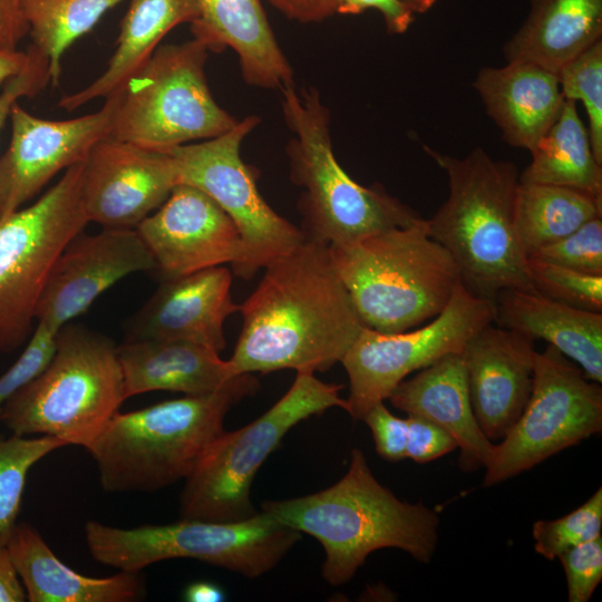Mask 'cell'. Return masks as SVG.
<instances>
[{"label": "cell", "mask_w": 602, "mask_h": 602, "mask_svg": "<svg viewBox=\"0 0 602 602\" xmlns=\"http://www.w3.org/2000/svg\"><path fill=\"white\" fill-rule=\"evenodd\" d=\"M557 76L564 99L582 101L592 149L602 165V39L563 66Z\"/></svg>", "instance_id": "obj_33"}, {"label": "cell", "mask_w": 602, "mask_h": 602, "mask_svg": "<svg viewBox=\"0 0 602 602\" xmlns=\"http://www.w3.org/2000/svg\"><path fill=\"white\" fill-rule=\"evenodd\" d=\"M361 420L370 428L379 456L389 462H399L406 458V418L391 414L381 401L372 406Z\"/></svg>", "instance_id": "obj_41"}, {"label": "cell", "mask_w": 602, "mask_h": 602, "mask_svg": "<svg viewBox=\"0 0 602 602\" xmlns=\"http://www.w3.org/2000/svg\"><path fill=\"white\" fill-rule=\"evenodd\" d=\"M493 323L473 336L460 355L474 416L494 443L506 436L528 401L536 350L531 338Z\"/></svg>", "instance_id": "obj_19"}, {"label": "cell", "mask_w": 602, "mask_h": 602, "mask_svg": "<svg viewBox=\"0 0 602 602\" xmlns=\"http://www.w3.org/2000/svg\"><path fill=\"white\" fill-rule=\"evenodd\" d=\"M184 598L190 602H219L224 600L225 594L214 583L195 582L186 588Z\"/></svg>", "instance_id": "obj_47"}, {"label": "cell", "mask_w": 602, "mask_h": 602, "mask_svg": "<svg viewBox=\"0 0 602 602\" xmlns=\"http://www.w3.org/2000/svg\"><path fill=\"white\" fill-rule=\"evenodd\" d=\"M118 93L96 111L71 119H45L19 103L11 109V135L0 156V219L21 208L58 173L86 161L110 136Z\"/></svg>", "instance_id": "obj_15"}, {"label": "cell", "mask_w": 602, "mask_h": 602, "mask_svg": "<svg viewBox=\"0 0 602 602\" xmlns=\"http://www.w3.org/2000/svg\"><path fill=\"white\" fill-rule=\"evenodd\" d=\"M258 388L253 373H242L213 394L116 412L87 448L101 487L151 493L186 479L224 430L231 407Z\"/></svg>", "instance_id": "obj_4"}, {"label": "cell", "mask_w": 602, "mask_h": 602, "mask_svg": "<svg viewBox=\"0 0 602 602\" xmlns=\"http://www.w3.org/2000/svg\"><path fill=\"white\" fill-rule=\"evenodd\" d=\"M570 602H588L602 580V536L579 544L559 557Z\"/></svg>", "instance_id": "obj_38"}, {"label": "cell", "mask_w": 602, "mask_h": 602, "mask_svg": "<svg viewBox=\"0 0 602 602\" xmlns=\"http://www.w3.org/2000/svg\"><path fill=\"white\" fill-rule=\"evenodd\" d=\"M601 37L602 0H531L504 52L507 61H531L557 75Z\"/></svg>", "instance_id": "obj_28"}, {"label": "cell", "mask_w": 602, "mask_h": 602, "mask_svg": "<svg viewBox=\"0 0 602 602\" xmlns=\"http://www.w3.org/2000/svg\"><path fill=\"white\" fill-rule=\"evenodd\" d=\"M473 86L503 139L528 151L555 120L564 101L559 76L525 60L484 67Z\"/></svg>", "instance_id": "obj_23"}, {"label": "cell", "mask_w": 602, "mask_h": 602, "mask_svg": "<svg viewBox=\"0 0 602 602\" xmlns=\"http://www.w3.org/2000/svg\"><path fill=\"white\" fill-rule=\"evenodd\" d=\"M57 332L37 323L30 340L14 363L0 376V421L10 398L27 382L39 375L55 350Z\"/></svg>", "instance_id": "obj_37"}, {"label": "cell", "mask_w": 602, "mask_h": 602, "mask_svg": "<svg viewBox=\"0 0 602 602\" xmlns=\"http://www.w3.org/2000/svg\"><path fill=\"white\" fill-rule=\"evenodd\" d=\"M179 183L175 158L107 137L82 163V200L89 222L136 229Z\"/></svg>", "instance_id": "obj_17"}, {"label": "cell", "mask_w": 602, "mask_h": 602, "mask_svg": "<svg viewBox=\"0 0 602 602\" xmlns=\"http://www.w3.org/2000/svg\"><path fill=\"white\" fill-rule=\"evenodd\" d=\"M68 446L59 438L12 434L0 438V545H7L17 526L27 476L51 452Z\"/></svg>", "instance_id": "obj_32"}, {"label": "cell", "mask_w": 602, "mask_h": 602, "mask_svg": "<svg viewBox=\"0 0 602 602\" xmlns=\"http://www.w3.org/2000/svg\"><path fill=\"white\" fill-rule=\"evenodd\" d=\"M409 10L416 13H425L433 8L437 0H399Z\"/></svg>", "instance_id": "obj_48"}, {"label": "cell", "mask_w": 602, "mask_h": 602, "mask_svg": "<svg viewBox=\"0 0 602 602\" xmlns=\"http://www.w3.org/2000/svg\"><path fill=\"white\" fill-rule=\"evenodd\" d=\"M530 152L532 161L520 182L573 187L602 198V165L574 100L564 99L557 117Z\"/></svg>", "instance_id": "obj_29"}, {"label": "cell", "mask_w": 602, "mask_h": 602, "mask_svg": "<svg viewBox=\"0 0 602 602\" xmlns=\"http://www.w3.org/2000/svg\"><path fill=\"white\" fill-rule=\"evenodd\" d=\"M406 419V457L414 462L425 464L458 448L456 440L435 423L416 415Z\"/></svg>", "instance_id": "obj_40"}, {"label": "cell", "mask_w": 602, "mask_h": 602, "mask_svg": "<svg viewBox=\"0 0 602 602\" xmlns=\"http://www.w3.org/2000/svg\"><path fill=\"white\" fill-rule=\"evenodd\" d=\"M289 19L302 22H320L336 13L338 0H266Z\"/></svg>", "instance_id": "obj_43"}, {"label": "cell", "mask_w": 602, "mask_h": 602, "mask_svg": "<svg viewBox=\"0 0 602 602\" xmlns=\"http://www.w3.org/2000/svg\"><path fill=\"white\" fill-rule=\"evenodd\" d=\"M533 259L577 272L602 275V217H595L565 237L541 247Z\"/></svg>", "instance_id": "obj_36"}, {"label": "cell", "mask_w": 602, "mask_h": 602, "mask_svg": "<svg viewBox=\"0 0 602 602\" xmlns=\"http://www.w3.org/2000/svg\"><path fill=\"white\" fill-rule=\"evenodd\" d=\"M231 285L223 265L165 279L133 319L128 340H182L221 352L224 322L240 311Z\"/></svg>", "instance_id": "obj_20"}, {"label": "cell", "mask_w": 602, "mask_h": 602, "mask_svg": "<svg viewBox=\"0 0 602 602\" xmlns=\"http://www.w3.org/2000/svg\"><path fill=\"white\" fill-rule=\"evenodd\" d=\"M126 399L149 391L202 396L229 386L235 375L220 352L182 340H127L117 346Z\"/></svg>", "instance_id": "obj_24"}, {"label": "cell", "mask_w": 602, "mask_h": 602, "mask_svg": "<svg viewBox=\"0 0 602 602\" xmlns=\"http://www.w3.org/2000/svg\"><path fill=\"white\" fill-rule=\"evenodd\" d=\"M342 388L312 371H297L290 389L262 416L243 428L223 430L185 479L182 518L235 522L258 514L250 491L259 468L298 423L331 407L346 410Z\"/></svg>", "instance_id": "obj_9"}, {"label": "cell", "mask_w": 602, "mask_h": 602, "mask_svg": "<svg viewBox=\"0 0 602 602\" xmlns=\"http://www.w3.org/2000/svg\"><path fill=\"white\" fill-rule=\"evenodd\" d=\"M7 546L30 602H130L145 594L138 572L90 577L70 569L26 523L17 524Z\"/></svg>", "instance_id": "obj_26"}, {"label": "cell", "mask_w": 602, "mask_h": 602, "mask_svg": "<svg viewBox=\"0 0 602 602\" xmlns=\"http://www.w3.org/2000/svg\"><path fill=\"white\" fill-rule=\"evenodd\" d=\"M493 322L494 301L473 294L460 282L441 312L423 327L396 333L363 327L340 361L349 377L346 411L361 420L408 375L462 352L473 336Z\"/></svg>", "instance_id": "obj_14"}, {"label": "cell", "mask_w": 602, "mask_h": 602, "mask_svg": "<svg viewBox=\"0 0 602 602\" xmlns=\"http://www.w3.org/2000/svg\"><path fill=\"white\" fill-rule=\"evenodd\" d=\"M155 269L135 229L104 227L75 235L57 258L37 308L36 321L58 332L123 278Z\"/></svg>", "instance_id": "obj_18"}, {"label": "cell", "mask_w": 602, "mask_h": 602, "mask_svg": "<svg viewBox=\"0 0 602 602\" xmlns=\"http://www.w3.org/2000/svg\"><path fill=\"white\" fill-rule=\"evenodd\" d=\"M124 0H23L31 45L49 64L50 82L57 85L66 50L88 33L101 17Z\"/></svg>", "instance_id": "obj_31"}, {"label": "cell", "mask_w": 602, "mask_h": 602, "mask_svg": "<svg viewBox=\"0 0 602 602\" xmlns=\"http://www.w3.org/2000/svg\"><path fill=\"white\" fill-rule=\"evenodd\" d=\"M85 538L97 562L119 571L139 573L164 560L194 559L255 579L272 570L301 533L260 512L235 522L182 518L132 528L89 521Z\"/></svg>", "instance_id": "obj_8"}, {"label": "cell", "mask_w": 602, "mask_h": 602, "mask_svg": "<svg viewBox=\"0 0 602 602\" xmlns=\"http://www.w3.org/2000/svg\"><path fill=\"white\" fill-rule=\"evenodd\" d=\"M165 279L245 259L241 234L221 206L200 188L178 183L166 201L135 229Z\"/></svg>", "instance_id": "obj_16"}, {"label": "cell", "mask_w": 602, "mask_h": 602, "mask_svg": "<svg viewBox=\"0 0 602 602\" xmlns=\"http://www.w3.org/2000/svg\"><path fill=\"white\" fill-rule=\"evenodd\" d=\"M291 133L285 153L290 178L302 188L298 208L305 239L328 245L351 242L424 220L382 187H366L338 163L331 142L330 111L313 87L280 89Z\"/></svg>", "instance_id": "obj_5"}, {"label": "cell", "mask_w": 602, "mask_h": 602, "mask_svg": "<svg viewBox=\"0 0 602 602\" xmlns=\"http://www.w3.org/2000/svg\"><path fill=\"white\" fill-rule=\"evenodd\" d=\"M198 14L197 0H130L105 70L82 89L64 95L58 107L72 111L94 99H105L120 91L172 29L192 23Z\"/></svg>", "instance_id": "obj_27"}, {"label": "cell", "mask_w": 602, "mask_h": 602, "mask_svg": "<svg viewBox=\"0 0 602 602\" xmlns=\"http://www.w3.org/2000/svg\"><path fill=\"white\" fill-rule=\"evenodd\" d=\"M527 272L537 293L574 308L602 312V275L533 259H527Z\"/></svg>", "instance_id": "obj_35"}, {"label": "cell", "mask_w": 602, "mask_h": 602, "mask_svg": "<svg viewBox=\"0 0 602 602\" xmlns=\"http://www.w3.org/2000/svg\"><path fill=\"white\" fill-rule=\"evenodd\" d=\"M88 223L82 163L66 169L35 203L0 219V355L32 334L50 271Z\"/></svg>", "instance_id": "obj_11"}, {"label": "cell", "mask_w": 602, "mask_h": 602, "mask_svg": "<svg viewBox=\"0 0 602 602\" xmlns=\"http://www.w3.org/2000/svg\"><path fill=\"white\" fill-rule=\"evenodd\" d=\"M200 14L191 23L193 38L208 51L232 49L244 81L263 89L293 82V70L279 46L261 0H197Z\"/></svg>", "instance_id": "obj_22"}, {"label": "cell", "mask_w": 602, "mask_h": 602, "mask_svg": "<svg viewBox=\"0 0 602 602\" xmlns=\"http://www.w3.org/2000/svg\"><path fill=\"white\" fill-rule=\"evenodd\" d=\"M207 54L194 38L158 46L118 91L109 137L168 152L232 129L239 120L217 104L207 84Z\"/></svg>", "instance_id": "obj_10"}, {"label": "cell", "mask_w": 602, "mask_h": 602, "mask_svg": "<svg viewBox=\"0 0 602 602\" xmlns=\"http://www.w3.org/2000/svg\"><path fill=\"white\" fill-rule=\"evenodd\" d=\"M388 399L407 415L426 418L446 430L460 449L459 466L464 472L486 468L492 460L495 444L474 416L460 352L446 355L404 379Z\"/></svg>", "instance_id": "obj_21"}, {"label": "cell", "mask_w": 602, "mask_h": 602, "mask_svg": "<svg viewBox=\"0 0 602 602\" xmlns=\"http://www.w3.org/2000/svg\"><path fill=\"white\" fill-rule=\"evenodd\" d=\"M30 60V50L0 46V89L19 75Z\"/></svg>", "instance_id": "obj_46"}, {"label": "cell", "mask_w": 602, "mask_h": 602, "mask_svg": "<svg viewBox=\"0 0 602 602\" xmlns=\"http://www.w3.org/2000/svg\"><path fill=\"white\" fill-rule=\"evenodd\" d=\"M27 593L7 545H0V602H25Z\"/></svg>", "instance_id": "obj_45"}, {"label": "cell", "mask_w": 602, "mask_h": 602, "mask_svg": "<svg viewBox=\"0 0 602 602\" xmlns=\"http://www.w3.org/2000/svg\"><path fill=\"white\" fill-rule=\"evenodd\" d=\"M368 9H376L382 14L390 33L406 32L415 20V13L399 0H338L336 13L359 14Z\"/></svg>", "instance_id": "obj_42"}, {"label": "cell", "mask_w": 602, "mask_h": 602, "mask_svg": "<svg viewBox=\"0 0 602 602\" xmlns=\"http://www.w3.org/2000/svg\"><path fill=\"white\" fill-rule=\"evenodd\" d=\"M602 488L580 507L556 520H540L533 524L534 550L546 560L601 536Z\"/></svg>", "instance_id": "obj_34"}, {"label": "cell", "mask_w": 602, "mask_h": 602, "mask_svg": "<svg viewBox=\"0 0 602 602\" xmlns=\"http://www.w3.org/2000/svg\"><path fill=\"white\" fill-rule=\"evenodd\" d=\"M602 430V387L556 348L536 351L528 401L512 429L495 445L484 486L528 470Z\"/></svg>", "instance_id": "obj_12"}, {"label": "cell", "mask_w": 602, "mask_h": 602, "mask_svg": "<svg viewBox=\"0 0 602 602\" xmlns=\"http://www.w3.org/2000/svg\"><path fill=\"white\" fill-rule=\"evenodd\" d=\"M595 217H602V198L588 192L553 184L518 183L514 219L526 258Z\"/></svg>", "instance_id": "obj_30"}, {"label": "cell", "mask_w": 602, "mask_h": 602, "mask_svg": "<svg viewBox=\"0 0 602 602\" xmlns=\"http://www.w3.org/2000/svg\"><path fill=\"white\" fill-rule=\"evenodd\" d=\"M329 249L362 324L378 332L431 320L460 283L455 261L428 234L426 219Z\"/></svg>", "instance_id": "obj_6"}, {"label": "cell", "mask_w": 602, "mask_h": 602, "mask_svg": "<svg viewBox=\"0 0 602 602\" xmlns=\"http://www.w3.org/2000/svg\"><path fill=\"white\" fill-rule=\"evenodd\" d=\"M448 177V197L427 222L428 234L455 261L462 284L494 301L507 289L536 292L514 219L520 174L511 162L493 159L483 148L464 158L424 146Z\"/></svg>", "instance_id": "obj_3"}, {"label": "cell", "mask_w": 602, "mask_h": 602, "mask_svg": "<svg viewBox=\"0 0 602 602\" xmlns=\"http://www.w3.org/2000/svg\"><path fill=\"white\" fill-rule=\"evenodd\" d=\"M125 400L117 346L66 324L49 362L10 398L1 421L12 434L51 436L87 449Z\"/></svg>", "instance_id": "obj_7"}, {"label": "cell", "mask_w": 602, "mask_h": 602, "mask_svg": "<svg viewBox=\"0 0 602 602\" xmlns=\"http://www.w3.org/2000/svg\"><path fill=\"white\" fill-rule=\"evenodd\" d=\"M27 35L23 0H0V46L18 48Z\"/></svg>", "instance_id": "obj_44"}, {"label": "cell", "mask_w": 602, "mask_h": 602, "mask_svg": "<svg viewBox=\"0 0 602 602\" xmlns=\"http://www.w3.org/2000/svg\"><path fill=\"white\" fill-rule=\"evenodd\" d=\"M264 269L240 304L243 327L229 359L233 372H315L340 362L365 326L329 245L305 239Z\"/></svg>", "instance_id": "obj_1"}, {"label": "cell", "mask_w": 602, "mask_h": 602, "mask_svg": "<svg viewBox=\"0 0 602 602\" xmlns=\"http://www.w3.org/2000/svg\"><path fill=\"white\" fill-rule=\"evenodd\" d=\"M259 123L258 116L249 115L222 135L168 151L175 158L179 183L206 193L236 225L245 259L234 273L243 279H251L305 240L301 229L262 197L258 171L242 159V142Z\"/></svg>", "instance_id": "obj_13"}, {"label": "cell", "mask_w": 602, "mask_h": 602, "mask_svg": "<svg viewBox=\"0 0 602 602\" xmlns=\"http://www.w3.org/2000/svg\"><path fill=\"white\" fill-rule=\"evenodd\" d=\"M495 322L532 340H545L602 382V312L574 308L537 292L501 291L494 299Z\"/></svg>", "instance_id": "obj_25"}, {"label": "cell", "mask_w": 602, "mask_h": 602, "mask_svg": "<svg viewBox=\"0 0 602 602\" xmlns=\"http://www.w3.org/2000/svg\"><path fill=\"white\" fill-rule=\"evenodd\" d=\"M262 512L315 537L326 559L322 576L331 585L349 582L372 552L395 547L429 563L438 541L437 513L399 499L373 476L365 454L353 448L344 476L332 486L290 499L265 501Z\"/></svg>", "instance_id": "obj_2"}, {"label": "cell", "mask_w": 602, "mask_h": 602, "mask_svg": "<svg viewBox=\"0 0 602 602\" xmlns=\"http://www.w3.org/2000/svg\"><path fill=\"white\" fill-rule=\"evenodd\" d=\"M28 48L30 60L26 68L0 89V133L13 105L25 97L39 94L50 82L48 60L32 45Z\"/></svg>", "instance_id": "obj_39"}]
</instances>
